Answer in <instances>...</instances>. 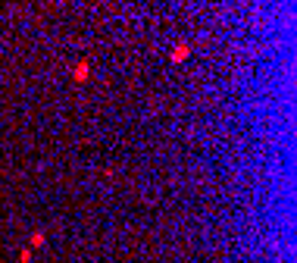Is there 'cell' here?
I'll return each mask as SVG.
<instances>
[{
    "label": "cell",
    "instance_id": "cell-1",
    "mask_svg": "<svg viewBox=\"0 0 297 263\" xmlns=\"http://www.w3.org/2000/svg\"><path fill=\"white\" fill-rule=\"evenodd\" d=\"M88 72H91V63H88V60H81V63L72 69V76H75V82H85L88 78Z\"/></svg>",
    "mask_w": 297,
    "mask_h": 263
},
{
    "label": "cell",
    "instance_id": "cell-2",
    "mask_svg": "<svg viewBox=\"0 0 297 263\" xmlns=\"http://www.w3.org/2000/svg\"><path fill=\"white\" fill-rule=\"evenodd\" d=\"M188 54H191V47L182 44V47H175V50H172V60H175V63H182V60H185Z\"/></svg>",
    "mask_w": 297,
    "mask_h": 263
},
{
    "label": "cell",
    "instance_id": "cell-3",
    "mask_svg": "<svg viewBox=\"0 0 297 263\" xmlns=\"http://www.w3.org/2000/svg\"><path fill=\"white\" fill-rule=\"evenodd\" d=\"M44 244V232H34L31 235V248H41Z\"/></svg>",
    "mask_w": 297,
    "mask_h": 263
},
{
    "label": "cell",
    "instance_id": "cell-4",
    "mask_svg": "<svg viewBox=\"0 0 297 263\" xmlns=\"http://www.w3.org/2000/svg\"><path fill=\"white\" fill-rule=\"evenodd\" d=\"M19 260H22V263H28V260H31V248H25V250H22V254H19Z\"/></svg>",
    "mask_w": 297,
    "mask_h": 263
}]
</instances>
